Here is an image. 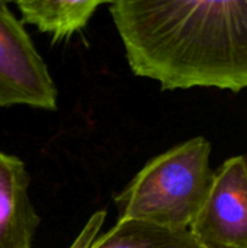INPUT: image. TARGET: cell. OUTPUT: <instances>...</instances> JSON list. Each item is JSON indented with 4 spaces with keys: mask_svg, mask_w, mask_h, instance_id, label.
Instances as JSON below:
<instances>
[{
    "mask_svg": "<svg viewBox=\"0 0 247 248\" xmlns=\"http://www.w3.org/2000/svg\"><path fill=\"white\" fill-rule=\"evenodd\" d=\"M25 163L0 151V248H33L39 225L28 193Z\"/></svg>",
    "mask_w": 247,
    "mask_h": 248,
    "instance_id": "cell-5",
    "label": "cell"
},
{
    "mask_svg": "<svg viewBox=\"0 0 247 248\" xmlns=\"http://www.w3.org/2000/svg\"><path fill=\"white\" fill-rule=\"evenodd\" d=\"M90 248H204L189 230H170L140 219H118Z\"/></svg>",
    "mask_w": 247,
    "mask_h": 248,
    "instance_id": "cell-7",
    "label": "cell"
},
{
    "mask_svg": "<svg viewBox=\"0 0 247 248\" xmlns=\"http://www.w3.org/2000/svg\"><path fill=\"white\" fill-rule=\"evenodd\" d=\"M102 0H22L16 1L23 22L33 25L39 32L48 33L52 44L68 39L82 31Z\"/></svg>",
    "mask_w": 247,
    "mask_h": 248,
    "instance_id": "cell-6",
    "label": "cell"
},
{
    "mask_svg": "<svg viewBox=\"0 0 247 248\" xmlns=\"http://www.w3.org/2000/svg\"><path fill=\"white\" fill-rule=\"evenodd\" d=\"M58 90L22 22L0 1V108L57 110Z\"/></svg>",
    "mask_w": 247,
    "mask_h": 248,
    "instance_id": "cell-3",
    "label": "cell"
},
{
    "mask_svg": "<svg viewBox=\"0 0 247 248\" xmlns=\"http://www.w3.org/2000/svg\"><path fill=\"white\" fill-rule=\"evenodd\" d=\"M210 155V141L195 137L151 158L116 195L118 219L189 230L214 180Z\"/></svg>",
    "mask_w": 247,
    "mask_h": 248,
    "instance_id": "cell-2",
    "label": "cell"
},
{
    "mask_svg": "<svg viewBox=\"0 0 247 248\" xmlns=\"http://www.w3.org/2000/svg\"><path fill=\"white\" fill-rule=\"evenodd\" d=\"M204 248H247V157L227 158L189 227Z\"/></svg>",
    "mask_w": 247,
    "mask_h": 248,
    "instance_id": "cell-4",
    "label": "cell"
},
{
    "mask_svg": "<svg viewBox=\"0 0 247 248\" xmlns=\"http://www.w3.org/2000/svg\"><path fill=\"white\" fill-rule=\"evenodd\" d=\"M127 62L162 90L247 89V0L109 3Z\"/></svg>",
    "mask_w": 247,
    "mask_h": 248,
    "instance_id": "cell-1",
    "label": "cell"
}]
</instances>
